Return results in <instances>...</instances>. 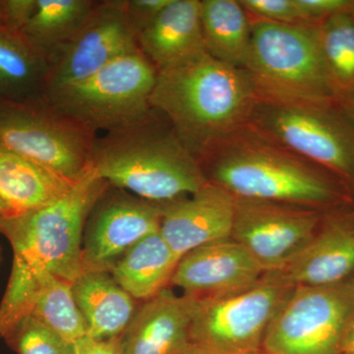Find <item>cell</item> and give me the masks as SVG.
Listing matches in <instances>:
<instances>
[{
    "instance_id": "6da1fadb",
    "label": "cell",
    "mask_w": 354,
    "mask_h": 354,
    "mask_svg": "<svg viewBox=\"0 0 354 354\" xmlns=\"http://www.w3.org/2000/svg\"><path fill=\"white\" fill-rule=\"evenodd\" d=\"M109 187L91 165L64 196L13 216L0 228L13 251L12 269L0 302V337L29 315L44 274L72 283L84 271V230L95 203Z\"/></svg>"
},
{
    "instance_id": "7a4b0ae2",
    "label": "cell",
    "mask_w": 354,
    "mask_h": 354,
    "mask_svg": "<svg viewBox=\"0 0 354 354\" xmlns=\"http://www.w3.org/2000/svg\"><path fill=\"white\" fill-rule=\"evenodd\" d=\"M209 183L235 199L295 205L330 213L353 203L351 184L248 125L200 158Z\"/></svg>"
},
{
    "instance_id": "3957f363",
    "label": "cell",
    "mask_w": 354,
    "mask_h": 354,
    "mask_svg": "<svg viewBox=\"0 0 354 354\" xmlns=\"http://www.w3.org/2000/svg\"><path fill=\"white\" fill-rule=\"evenodd\" d=\"M259 95L246 69L206 55L158 72L150 104L199 160L221 140L245 127Z\"/></svg>"
},
{
    "instance_id": "277c9868",
    "label": "cell",
    "mask_w": 354,
    "mask_h": 354,
    "mask_svg": "<svg viewBox=\"0 0 354 354\" xmlns=\"http://www.w3.org/2000/svg\"><path fill=\"white\" fill-rule=\"evenodd\" d=\"M158 116L153 109L137 124L95 137L91 165L113 187L167 204L194 194L209 181L169 121L165 125Z\"/></svg>"
},
{
    "instance_id": "5b68a950",
    "label": "cell",
    "mask_w": 354,
    "mask_h": 354,
    "mask_svg": "<svg viewBox=\"0 0 354 354\" xmlns=\"http://www.w3.org/2000/svg\"><path fill=\"white\" fill-rule=\"evenodd\" d=\"M247 125L354 187V125L341 102L259 95Z\"/></svg>"
},
{
    "instance_id": "8992f818",
    "label": "cell",
    "mask_w": 354,
    "mask_h": 354,
    "mask_svg": "<svg viewBox=\"0 0 354 354\" xmlns=\"http://www.w3.org/2000/svg\"><path fill=\"white\" fill-rule=\"evenodd\" d=\"M319 24L252 21V41L246 70L260 95L298 101L341 102L324 60Z\"/></svg>"
},
{
    "instance_id": "52a82bcc",
    "label": "cell",
    "mask_w": 354,
    "mask_h": 354,
    "mask_svg": "<svg viewBox=\"0 0 354 354\" xmlns=\"http://www.w3.org/2000/svg\"><path fill=\"white\" fill-rule=\"evenodd\" d=\"M158 71L141 50L114 60L82 82L44 95L53 108L97 135L137 124L152 114Z\"/></svg>"
},
{
    "instance_id": "ba28073f",
    "label": "cell",
    "mask_w": 354,
    "mask_h": 354,
    "mask_svg": "<svg viewBox=\"0 0 354 354\" xmlns=\"http://www.w3.org/2000/svg\"><path fill=\"white\" fill-rule=\"evenodd\" d=\"M95 137L44 97L0 99V145L69 178L90 169Z\"/></svg>"
},
{
    "instance_id": "9c48e42d",
    "label": "cell",
    "mask_w": 354,
    "mask_h": 354,
    "mask_svg": "<svg viewBox=\"0 0 354 354\" xmlns=\"http://www.w3.org/2000/svg\"><path fill=\"white\" fill-rule=\"evenodd\" d=\"M354 310L351 279L327 286H295L272 319L262 349L270 354H342Z\"/></svg>"
},
{
    "instance_id": "30bf717a",
    "label": "cell",
    "mask_w": 354,
    "mask_h": 354,
    "mask_svg": "<svg viewBox=\"0 0 354 354\" xmlns=\"http://www.w3.org/2000/svg\"><path fill=\"white\" fill-rule=\"evenodd\" d=\"M292 288L263 278L245 290L200 299L191 325V346L206 354L260 351L272 319Z\"/></svg>"
},
{
    "instance_id": "8fae6325",
    "label": "cell",
    "mask_w": 354,
    "mask_h": 354,
    "mask_svg": "<svg viewBox=\"0 0 354 354\" xmlns=\"http://www.w3.org/2000/svg\"><path fill=\"white\" fill-rule=\"evenodd\" d=\"M137 50L138 36L128 19L125 0L97 1L82 27L50 57L46 94L82 82Z\"/></svg>"
},
{
    "instance_id": "7c38bea8",
    "label": "cell",
    "mask_w": 354,
    "mask_h": 354,
    "mask_svg": "<svg viewBox=\"0 0 354 354\" xmlns=\"http://www.w3.org/2000/svg\"><path fill=\"white\" fill-rule=\"evenodd\" d=\"M235 200L232 237L266 272L278 271L295 258L315 236L327 214L295 205Z\"/></svg>"
},
{
    "instance_id": "4fadbf2b",
    "label": "cell",
    "mask_w": 354,
    "mask_h": 354,
    "mask_svg": "<svg viewBox=\"0 0 354 354\" xmlns=\"http://www.w3.org/2000/svg\"><path fill=\"white\" fill-rule=\"evenodd\" d=\"M113 187V186H111ZM162 205L111 185L95 203L83 234L84 270L109 272L121 256L160 230Z\"/></svg>"
},
{
    "instance_id": "5bb4252c",
    "label": "cell",
    "mask_w": 354,
    "mask_h": 354,
    "mask_svg": "<svg viewBox=\"0 0 354 354\" xmlns=\"http://www.w3.org/2000/svg\"><path fill=\"white\" fill-rule=\"evenodd\" d=\"M266 271L232 237L205 244L179 260L171 281L199 299L225 297L257 285Z\"/></svg>"
},
{
    "instance_id": "9a60e30c",
    "label": "cell",
    "mask_w": 354,
    "mask_h": 354,
    "mask_svg": "<svg viewBox=\"0 0 354 354\" xmlns=\"http://www.w3.org/2000/svg\"><path fill=\"white\" fill-rule=\"evenodd\" d=\"M354 272V211L326 214L311 241L278 271L263 278L281 285L327 286L351 279Z\"/></svg>"
},
{
    "instance_id": "2e32d148",
    "label": "cell",
    "mask_w": 354,
    "mask_h": 354,
    "mask_svg": "<svg viewBox=\"0 0 354 354\" xmlns=\"http://www.w3.org/2000/svg\"><path fill=\"white\" fill-rule=\"evenodd\" d=\"M235 198L208 183L190 196L162 205L160 232L179 258L205 245L232 237Z\"/></svg>"
},
{
    "instance_id": "e0dca14e",
    "label": "cell",
    "mask_w": 354,
    "mask_h": 354,
    "mask_svg": "<svg viewBox=\"0 0 354 354\" xmlns=\"http://www.w3.org/2000/svg\"><path fill=\"white\" fill-rule=\"evenodd\" d=\"M200 299L167 288L138 307L120 337L121 354H183Z\"/></svg>"
},
{
    "instance_id": "ac0fdd59",
    "label": "cell",
    "mask_w": 354,
    "mask_h": 354,
    "mask_svg": "<svg viewBox=\"0 0 354 354\" xmlns=\"http://www.w3.org/2000/svg\"><path fill=\"white\" fill-rule=\"evenodd\" d=\"M138 44L158 72L209 55L203 36L201 1L171 0L157 20L140 32Z\"/></svg>"
},
{
    "instance_id": "d6986e66",
    "label": "cell",
    "mask_w": 354,
    "mask_h": 354,
    "mask_svg": "<svg viewBox=\"0 0 354 354\" xmlns=\"http://www.w3.org/2000/svg\"><path fill=\"white\" fill-rule=\"evenodd\" d=\"M79 179L69 178L0 145V200L11 218L57 201Z\"/></svg>"
},
{
    "instance_id": "ffe728a7",
    "label": "cell",
    "mask_w": 354,
    "mask_h": 354,
    "mask_svg": "<svg viewBox=\"0 0 354 354\" xmlns=\"http://www.w3.org/2000/svg\"><path fill=\"white\" fill-rule=\"evenodd\" d=\"M71 285L87 325L88 337L95 339L120 337L138 309L136 299L109 272L85 269Z\"/></svg>"
},
{
    "instance_id": "44dd1931",
    "label": "cell",
    "mask_w": 354,
    "mask_h": 354,
    "mask_svg": "<svg viewBox=\"0 0 354 354\" xmlns=\"http://www.w3.org/2000/svg\"><path fill=\"white\" fill-rule=\"evenodd\" d=\"M179 260L158 230L135 244L109 272L133 298L146 301L169 288Z\"/></svg>"
},
{
    "instance_id": "7402d4cb",
    "label": "cell",
    "mask_w": 354,
    "mask_h": 354,
    "mask_svg": "<svg viewBox=\"0 0 354 354\" xmlns=\"http://www.w3.org/2000/svg\"><path fill=\"white\" fill-rule=\"evenodd\" d=\"M50 58L23 32L0 28V91L15 102H32L46 94Z\"/></svg>"
},
{
    "instance_id": "603a6c76",
    "label": "cell",
    "mask_w": 354,
    "mask_h": 354,
    "mask_svg": "<svg viewBox=\"0 0 354 354\" xmlns=\"http://www.w3.org/2000/svg\"><path fill=\"white\" fill-rule=\"evenodd\" d=\"M201 20L209 55L230 66L246 69L252 41V21L239 1L202 0Z\"/></svg>"
},
{
    "instance_id": "cb8c5ba5",
    "label": "cell",
    "mask_w": 354,
    "mask_h": 354,
    "mask_svg": "<svg viewBox=\"0 0 354 354\" xmlns=\"http://www.w3.org/2000/svg\"><path fill=\"white\" fill-rule=\"evenodd\" d=\"M95 2L37 0L36 10L21 32L50 59L82 27Z\"/></svg>"
},
{
    "instance_id": "d4e9b609",
    "label": "cell",
    "mask_w": 354,
    "mask_h": 354,
    "mask_svg": "<svg viewBox=\"0 0 354 354\" xmlns=\"http://www.w3.org/2000/svg\"><path fill=\"white\" fill-rule=\"evenodd\" d=\"M39 281L28 316L70 344L86 337L87 325L77 305L71 283L51 274H44Z\"/></svg>"
},
{
    "instance_id": "484cf974",
    "label": "cell",
    "mask_w": 354,
    "mask_h": 354,
    "mask_svg": "<svg viewBox=\"0 0 354 354\" xmlns=\"http://www.w3.org/2000/svg\"><path fill=\"white\" fill-rule=\"evenodd\" d=\"M349 11L319 24L324 60L339 101L354 88V20Z\"/></svg>"
},
{
    "instance_id": "4316f807",
    "label": "cell",
    "mask_w": 354,
    "mask_h": 354,
    "mask_svg": "<svg viewBox=\"0 0 354 354\" xmlns=\"http://www.w3.org/2000/svg\"><path fill=\"white\" fill-rule=\"evenodd\" d=\"M2 339L18 354H74V344L32 316L24 317Z\"/></svg>"
},
{
    "instance_id": "83f0119b",
    "label": "cell",
    "mask_w": 354,
    "mask_h": 354,
    "mask_svg": "<svg viewBox=\"0 0 354 354\" xmlns=\"http://www.w3.org/2000/svg\"><path fill=\"white\" fill-rule=\"evenodd\" d=\"M239 3L256 20L279 24H307L295 0H241Z\"/></svg>"
},
{
    "instance_id": "f1b7e54d",
    "label": "cell",
    "mask_w": 354,
    "mask_h": 354,
    "mask_svg": "<svg viewBox=\"0 0 354 354\" xmlns=\"http://www.w3.org/2000/svg\"><path fill=\"white\" fill-rule=\"evenodd\" d=\"M302 19L307 24H319L335 14L351 10L354 0H295Z\"/></svg>"
},
{
    "instance_id": "f546056e",
    "label": "cell",
    "mask_w": 354,
    "mask_h": 354,
    "mask_svg": "<svg viewBox=\"0 0 354 354\" xmlns=\"http://www.w3.org/2000/svg\"><path fill=\"white\" fill-rule=\"evenodd\" d=\"M171 0H125L128 19L137 36L157 20Z\"/></svg>"
},
{
    "instance_id": "4dcf8cb0",
    "label": "cell",
    "mask_w": 354,
    "mask_h": 354,
    "mask_svg": "<svg viewBox=\"0 0 354 354\" xmlns=\"http://www.w3.org/2000/svg\"><path fill=\"white\" fill-rule=\"evenodd\" d=\"M37 0H0L3 28L21 32L36 10Z\"/></svg>"
},
{
    "instance_id": "1f68e13d",
    "label": "cell",
    "mask_w": 354,
    "mask_h": 354,
    "mask_svg": "<svg viewBox=\"0 0 354 354\" xmlns=\"http://www.w3.org/2000/svg\"><path fill=\"white\" fill-rule=\"evenodd\" d=\"M74 354H121L120 337L95 339L86 335L74 344Z\"/></svg>"
},
{
    "instance_id": "d6a6232c",
    "label": "cell",
    "mask_w": 354,
    "mask_h": 354,
    "mask_svg": "<svg viewBox=\"0 0 354 354\" xmlns=\"http://www.w3.org/2000/svg\"><path fill=\"white\" fill-rule=\"evenodd\" d=\"M342 353L354 354V310L344 332Z\"/></svg>"
},
{
    "instance_id": "836d02e7",
    "label": "cell",
    "mask_w": 354,
    "mask_h": 354,
    "mask_svg": "<svg viewBox=\"0 0 354 354\" xmlns=\"http://www.w3.org/2000/svg\"><path fill=\"white\" fill-rule=\"evenodd\" d=\"M341 106L354 125V88L342 97Z\"/></svg>"
},
{
    "instance_id": "e575fe53",
    "label": "cell",
    "mask_w": 354,
    "mask_h": 354,
    "mask_svg": "<svg viewBox=\"0 0 354 354\" xmlns=\"http://www.w3.org/2000/svg\"><path fill=\"white\" fill-rule=\"evenodd\" d=\"M9 218H11L10 213H9L8 209L6 208V205L0 200V228L3 227L4 223H6Z\"/></svg>"
},
{
    "instance_id": "d590c367",
    "label": "cell",
    "mask_w": 354,
    "mask_h": 354,
    "mask_svg": "<svg viewBox=\"0 0 354 354\" xmlns=\"http://www.w3.org/2000/svg\"><path fill=\"white\" fill-rule=\"evenodd\" d=\"M183 354H206L204 353H201V351H197V349L191 348L190 351H188L187 353Z\"/></svg>"
},
{
    "instance_id": "8d00e7d4",
    "label": "cell",
    "mask_w": 354,
    "mask_h": 354,
    "mask_svg": "<svg viewBox=\"0 0 354 354\" xmlns=\"http://www.w3.org/2000/svg\"><path fill=\"white\" fill-rule=\"evenodd\" d=\"M250 354H270V353H266V351H263V349H260V351H255V353H250Z\"/></svg>"
},
{
    "instance_id": "74e56055",
    "label": "cell",
    "mask_w": 354,
    "mask_h": 354,
    "mask_svg": "<svg viewBox=\"0 0 354 354\" xmlns=\"http://www.w3.org/2000/svg\"><path fill=\"white\" fill-rule=\"evenodd\" d=\"M2 263V247L0 245V267H1Z\"/></svg>"
},
{
    "instance_id": "f35d334b",
    "label": "cell",
    "mask_w": 354,
    "mask_h": 354,
    "mask_svg": "<svg viewBox=\"0 0 354 354\" xmlns=\"http://www.w3.org/2000/svg\"><path fill=\"white\" fill-rule=\"evenodd\" d=\"M349 13H351V17H353V19L354 20V6H353V8L351 9V11H349Z\"/></svg>"
},
{
    "instance_id": "ab89813d",
    "label": "cell",
    "mask_w": 354,
    "mask_h": 354,
    "mask_svg": "<svg viewBox=\"0 0 354 354\" xmlns=\"http://www.w3.org/2000/svg\"><path fill=\"white\" fill-rule=\"evenodd\" d=\"M0 28H3V24H2L1 13H0Z\"/></svg>"
},
{
    "instance_id": "60d3db41",
    "label": "cell",
    "mask_w": 354,
    "mask_h": 354,
    "mask_svg": "<svg viewBox=\"0 0 354 354\" xmlns=\"http://www.w3.org/2000/svg\"><path fill=\"white\" fill-rule=\"evenodd\" d=\"M351 285H353V288H354V277H353V278L351 279Z\"/></svg>"
},
{
    "instance_id": "b9f144b4",
    "label": "cell",
    "mask_w": 354,
    "mask_h": 354,
    "mask_svg": "<svg viewBox=\"0 0 354 354\" xmlns=\"http://www.w3.org/2000/svg\"><path fill=\"white\" fill-rule=\"evenodd\" d=\"M1 97H3V95H2L1 91H0V99H1Z\"/></svg>"
}]
</instances>
